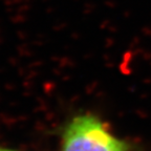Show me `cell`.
<instances>
[{
  "label": "cell",
  "instance_id": "6da1fadb",
  "mask_svg": "<svg viewBox=\"0 0 151 151\" xmlns=\"http://www.w3.org/2000/svg\"><path fill=\"white\" fill-rule=\"evenodd\" d=\"M60 151H129L128 144L92 115H77L63 132Z\"/></svg>",
  "mask_w": 151,
  "mask_h": 151
},
{
  "label": "cell",
  "instance_id": "7a4b0ae2",
  "mask_svg": "<svg viewBox=\"0 0 151 151\" xmlns=\"http://www.w3.org/2000/svg\"><path fill=\"white\" fill-rule=\"evenodd\" d=\"M0 151H18V150H14V149H10V148H5V147L0 146Z\"/></svg>",
  "mask_w": 151,
  "mask_h": 151
}]
</instances>
